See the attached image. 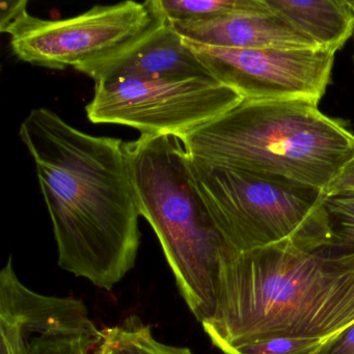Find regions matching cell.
<instances>
[{"label": "cell", "mask_w": 354, "mask_h": 354, "mask_svg": "<svg viewBox=\"0 0 354 354\" xmlns=\"http://www.w3.org/2000/svg\"><path fill=\"white\" fill-rule=\"evenodd\" d=\"M185 43L217 82L242 100L258 102L304 101L318 105L330 84L337 53L328 49H230Z\"/></svg>", "instance_id": "obj_8"}, {"label": "cell", "mask_w": 354, "mask_h": 354, "mask_svg": "<svg viewBox=\"0 0 354 354\" xmlns=\"http://www.w3.org/2000/svg\"><path fill=\"white\" fill-rule=\"evenodd\" d=\"M333 234V250H354V192L324 198Z\"/></svg>", "instance_id": "obj_16"}, {"label": "cell", "mask_w": 354, "mask_h": 354, "mask_svg": "<svg viewBox=\"0 0 354 354\" xmlns=\"http://www.w3.org/2000/svg\"><path fill=\"white\" fill-rule=\"evenodd\" d=\"M0 28L11 37L20 61L49 69L80 70L133 46L165 22L153 0L95 6L86 13L45 20L28 11V1L7 3Z\"/></svg>", "instance_id": "obj_6"}, {"label": "cell", "mask_w": 354, "mask_h": 354, "mask_svg": "<svg viewBox=\"0 0 354 354\" xmlns=\"http://www.w3.org/2000/svg\"><path fill=\"white\" fill-rule=\"evenodd\" d=\"M349 3L350 8H351L352 11H353L354 13V0L353 1H348ZM353 61H354V53H353Z\"/></svg>", "instance_id": "obj_21"}, {"label": "cell", "mask_w": 354, "mask_h": 354, "mask_svg": "<svg viewBox=\"0 0 354 354\" xmlns=\"http://www.w3.org/2000/svg\"><path fill=\"white\" fill-rule=\"evenodd\" d=\"M19 136L36 163L59 267L111 291L133 268L142 239L125 142L45 107L30 111Z\"/></svg>", "instance_id": "obj_1"}, {"label": "cell", "mask_w": 354, "mask_h": 354, "mask_svg": "<svg viewBox=\"0 0 354 354\" xmlns=\"http://www.w3.org/2000/svg\"><path fill=\"white\" fill-rule=\"evenodd\" d=\"M265 3L322 49L337 53L354 34V13L347 0H265Z\"/></svg>", "instance_id": "obj_12"}, {"label": "cell", "mask_w": 354, "mask_h": 354, "mask_svg": "<svg viewBox=\"0 0 354 354\" xmlns=\"http://www.w3.org/2000/svg\"><path fill=\"white\" fill-rule=\"evenodd\" d=\"M101 343L109 354H194L186 347L167 345L155 339L150 325L136 315L121 324L102 329Z\"/></svg>", "instance_id": "obj_13"}, {"label": "cell", "mask_w": 354, "mask_h": 354, "mask_svg": "<svg viewBox=\"0 0 354 354\" xmlns=\"http://www.w3.org/2000/svg\"><path fill=\"white\" fill-rule=\"evenodd\" d=\"M310 354H354V323L325 339Z\"/></svg>", "instance_id": "obj_18"}, {"label": "cell", "mask_w": 354, "mask_h": 354, "mask_svg": "<svg viewBox=\"0 0 354 354\" xmlns=\"http://www.w3.org/2000/svg\"><path fill=\"white\" fill-rule=\"evenodd\" d=\"M101 335L94 322L49 329L32 335L28 354H95Z\"/></svg>", "instance_id": "obj_15"}, {"label": "cell", "mask_w": 354, "mask_h": 354, "mask_svg": "<svg viewBox=\"0 0 354 354\" xmlns=\"http://www.w3.org/2000/svg\"><path fill=\"white\" fill-rule=\"evenodd\" d=\"M190 162L198 192L230 250L242 254L281 244L333 250L322 189L192 156Z\"/></svg>", "instance_id": "obj_5"}, {"label": "cell", "mask_w": 354, "mask_h": 354, "mask_svg": "<svg viewBox=\"0 0 354 354\" xmlns=\"http://www.w3.org/2000/svg\"><path fill=\"white\" fill-rule=\"evenodd\" d=\"M241 101L237 93L214 78H121L95 82L94 97L86 111L95 124H117L134 128L140 136L182 140Z\"/></svg>", "instance_id": "obj_7"}, {"label": "cell", "mask_w": 354, "mask_h": 354, "mask_svg": "<svg viewBox=\"0 0 354 354\" xmlns=\"http://www.w3.org/2000/svg\"><path fill=\"white\" fill-rule=\"evenodd\" d=\"M194 24H167L186 41L230 49H322L312 39L296 30L289 21L271 11L266 3Z\"/></svg>", "instance_id": "obj_11"}, {"label": "cell", "mask_w": 354, "mask_h": 354, "mask_svg": "<svg viewBox=\"0 0 354 354\" xmlns=\"http://www.w3.org/2000/svg\"><path fill=\"white\" fill-rule=\"evenodd\" d=\"M95 354H109L107 353L106 349H105L104 346H103V344L101 343V339L100 341H99L98 346H97L96 350H95Z\"/></svg>", "instance_id": "obj_20"}, {"label": "cell", "mask_w": 354, "mask_h": 354, "mask_svg": "<svg viewBox=\"0 0 354 354\" xmlns=\"http://www.w3.org/2000/svg\"><path fill=\"white\" fill-rule=\"evenodd\" d=\"M323 341L277 337L239 348L234 354H310Z\"/></svg>", "instance_id": "obj_17"}, {"label": "cell", "mask_w": 354, "mask_h": 354, "mask_svg": "<svg viewBox=\"0 0 354 354\" xmlns=\"http://www.w3.org/2000/svg\"><path fill=\"white\" fill-rule=\"evenodd\" d=\"M354 323V250L292 244L223 258L212 317L202 323L225 354L277 337L324 342Z\"/></svg>", "instance_id": "obj_2"}, {"label": "cell", "mask_w": 354, "mask_h": 354, "mask_svg": "<svg viewBox=\"0 0 354 354\" xmlns=\"http://www.w3.org/2000/svg\"><path fill=\"white\" fill-rule=\"evenodd\" d=\"M77 71L95 82L121 78L171 82L213 78L183 37L167 21L127 50Z\"/></svg>", "instance_id": "obj_10"}, {"label": "cell", "mask_w": 354, "mask_h": 354, "mask_svg": "<svg viewBox=\"0 0 354 354\" xmlns=\"http://www.w3.org/2000/svg\"><path fill=\"white\" fill-rule=\"evenodd\" d=\"M153 5L165 21L194 24L221 16L263 7V0H153Z\"/></svg>", "instance_id": "obj_14"}, {"label": "cell", "mask_w": 354, "mask_h": 354, "mask_svg": "<svg viewBox=\"0 0 354 354\" xmlns=\"http://www.w3.org/2000/svg\"><path fill=\"white\" fill-rule=\"evenodd\" d=\"M210 165L279 176L324 189L354 153L341 120L304 101H244L181 140Z\"/></svg>", "instance_id": "obj_3"}, {"label": "cell", "mask_w": 354, "mask_h": 354, "mask_svg": "<svg viewBox=\"0 0 354 354\" xmlns=\"http://www.w3.org/2000/svg\"><path fill=\"white\" fill-rule=\"evenodd\" d=\"M325 198L354 192V153L337 177L322 190Z\"/></svg>", "instance_id": "obj_19"}, {"label": "cell", "mask_w": 354, "mask_h": 354, "mask_svg": "<svg viewBox=\"0 0 354 354\" xmlns=\"http://www.w3.org/2000/svg\"><path fill=\"white\" fill-rule=\"evenodd\" d=\"M88 317L80 299L42 295L24 285L12 257L1 269L0 354H28V342L35 333L80 324Z\"/></svg>", "instance_id": "obj_9"}, {"label": "cell", "mask_w": 354, "mask_h": 354, "mask_svg": "<svg viewBox=\"0 0 354 354\" xmlns=\"http://www.w3.org/2000/svg\"><path fill=\"white\" fill-rule=\"evenodd\" d=\"M140 216L154 230L186 306L202 324L216 306L221 262L230 250L179 138L140 136L125 142Z\"/></svg>", "instance_id": "obj_4"}]
</instances>
